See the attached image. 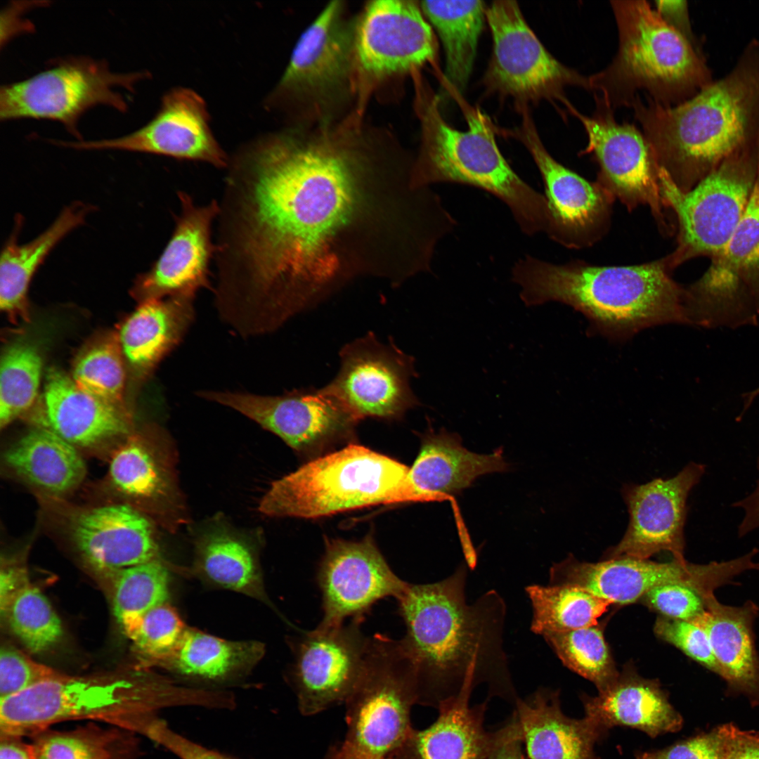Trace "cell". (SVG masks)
<instances>
[{"mask_svg": "<svg viewBox=\"0 0 759 759\" xmlns=\"http://www.w3.org/2000/svg\"><path fill=\"white\" fill-rule=\"evenodd\" d=\"M340 367L324 388L359 421L395 420L421 406L410 386L418 377L415 358L390 339L382 342L372 332L344 344Z\"/></svg>", "mask_w": 759, "mask_h": 759, "instance_id": "16", "label": "cell"}, {"mask_svg": "<svg viewBox=\"0 0 759 759\" xmlns=\"http://www.w3.org/2000/svg\"><path fill=\"white\" fill-rule=\"evenodd\" d=\"M324 759H336L335 748L331 747L328 749Z\"/></svg>", "mask_w": 759, "mask_h": 759, "instance_id": "61", "label": "cell"}, {"mask_svg": "<svg viewBox=\"0 0 759 759\" xmlns=\"http://www.w3.org/2000/svg\"><path fill=\"white\" fill-rule=\"evenodd\" d=\"M704 472L703 465L691 462L673 477L624 484L621 494L628 507V525L621 540L604 552L602 560L647 559L663 551L685 560L687 500Z\"/></svg>", "mask_w": 759, "mask_h": 759, "instance_id": "20", "label": "cell"}, {"mask_svg": "<svg viewBox=\"0 0 759 759\" xmlns=\"http://www.w3.org/2000/svg\"><path fill=\"white\" fill-rule=\"evenodd\" d=\"M436 53L420 1H368L358 13L356 29V112L365 115L374 95L433 64Z\"/></svg>", "mask_w": 759, "mask_h": 759, "instance_id": "14", "label": "cell"}, {"mask_svg": "<svg viewBox=\"0 0 759 759\" xmlns=\"http://www.w3.org/2000/svg\"><path fill=\"white\" fill-rule=\"evenodd\" d=\"M1 618L25 647L41 654L63 636L61 621L46 597L32 583L21 590L1 611Z\"/></svg>", "mask_w": 759, "mask_h": 759, "instance_id": "43", "label": "cell"}, {"mask_svg": "<svg viewBox=\"0 0 759 759\" xmlns=\"http://www.w3.org/2000/svg\"><path fill=\"white\" fill-rule=\"evenodd\" d=\"M318 583L323 617L317 626H339L348 617L363 619L374 604L396 599L407 588L391 570L370 535L358 541L327 540Z\"/></svg>", "mask_w": 759, "mask_h": 759, "instance_id": "22", "label": "cell"}, {"mask_svg": "<svg viewBox=\"0 0 759 759\" xmlns=\"http://www.w3.org/2000/svg\"><path fill=\"white\" fill-rule=\"evenodd\" d=\"M467 564L432 583H408L397 599L406 632L400 640L415 672L417 704L438 708L481 685L488 698L514 706L517 694L503 647L506 605L494 590L467 602Z\"/></svg>", "mask_w": 759, "mask_h": 759, "instance_id": "2", "label": "cell"}, {"mask_svg": "<svg viewBox=\"0 0 759 759\" xmlns=\"http://www.w3.org/2000/svg\"><path fill=\"white\" fill-rule=\"evenodd\" d=\"M413 81L414 108L420 126V144L414 161L417 183L431 187L453 183L484 190L507 206L523 233H545L547 199L509 165L489 119L479 109L465 107L467 129L453 128L442 115L439 96L427 80L419 74Z\"/></svg>", "mask_w": 759, "mask_h": 759, "instance_id": "6", "label": "cell"}, {"mask_svg": "<svg viewBox=\"0 0 759 759\" xmlns=\"http://www.w3.org/2000/svg\"><path fill=\"white\" fill-rule=\"evenodd\" d=\"M664 257L630 266L558 264L530 255L519 259L512 280L527 307L558 301L582 313L597 332L625 339L653 326L689 324L685 287L673 278Z\"/></svg>", "mask_w": 759, "mask_h": 759, "instance_id": "4", "label": "cell"}, {"mask_svg": "<svg viewBox=\"0 0 759 759\" xmlns=\"http://www.w3.org/2000/svg\"><path fill=\"white\" fill-rule=\"evenodd\" d=\"M19 737L1 736L0 759H33L28 744Z\"/></svg>", "mask_w": 759, "mask_h": 759, "instance_id": "59", "label": "cell"}, {"mask_svg": "<svg viewBox=\"0 0 759 759\" xmlns=\"http://www.w3.org/2000/svg\"><path fill=\"white\" fill-rule=\"evenodd\" d=\"M186 628L176 610L166 602L143 616L130 640L145 667L162 666L174 652Z\"/></svg>", "mask_w": 759, "mask_h": 759, "instance_id": "47", "label": "cell"}, {"mask_svg": "<svg viewBox=\"0 0 759 759\" xmlns=\"http://www.w3.org/2000/svg\"><path fill=\"white\" fill-rule=\"evenodd\" d=\"M586 717L605 731L615 726L639 729L650 737L678 732L683 718L659 681L628 666L595 696H581Z\"/></svg>", "mask_w": 759, "mask_h": 759, "instance_id": "30", "label": "cell"}, {"mask_svg": "<svg viewBox=\"0 0 759 759\" xmlns=\"http://www.w3.org/2000/svg\"><path fill=\"white\" fill-rule=\"evenodd\" d=\"M362 619L306 633L297 651L293 686L304 715L345 703L361 674L369 637L361 630Z\"/></svg>", "mask_w": 759, "mask_h": 759, "instance_id": "23", "label": "cell"}, {"mask_svg": "<svg viewBox=\"0 0 759 759\" xmlns=\"http://www.w3.org/2000/svg\"><path fill=\"white\" fill-rule=\"evenodd\" d=\"M722 759H759V732L736 725Z\"/></svg>", "mask_w": 759, "mask_h": 759, "instance_id": "55", "label": "cell"}, {"mask_svg": "<svg viewBox=\"0 0 759 759\" xmlns=\"http://www.w3.org/2000/svg\"><path fill=\"white\" fill-rule=\"evenodd\" d=\"M659 169L682 192L759 136V39L695 96L663 106L638 95L631 107Z\"/></svg>", "mask_w": 759, "mask_h": 759, "instance_id": "3", "label": "cell"}, {"mask_svg": "<svg viewBox=\"0 0 759 759\" xmlns=\"http://www.w3.org/2000/svg\"><path fill=\"white\" fill-rule=\"evenodd\" d=\"M735 576L731 561L696 564L686 559L656 562L618 557L592 563L569 555L552 566L549 581L576 585L611 604L624 605L640 601L654 587L672 583L690 585L706 597L732 585Z\"/></svg>", "mask_w": 759, "mask_h": 759, "instance_id": "18", "label": "cell"}, {"mask_svg": "<svg viewBox=\"0 0 759 759\" xmlns=\"http://www.w3.org/2000/svg\"><path fill=\"white\" fill-rule=\"evenodd\" d=\"M514 725L504 741L491 753L488 759H524L520 725L515 713Z\"/></svg>", "mask_w": 759, "mask_h": 759, "instance_id": "58", "label": "cell"}, {"mask_svg": "<svg viewBox=\"0 0 759 759\" xmlns=\"http://www.w3.org/2000/svg\"><path fill=\"white\" fill-rule=\"evenodd\" d=\"M514 707L529 759H597L595 746L607 732L586 716L566 715L559 691L539 687Z\"/></svg>", "mask_w": 759, "mask_h": 759, "instance_id": "29", "label": "cell"}, {"mask_svg": "<svg viewBox=\"0 0 759 759\" xmlns=\"http://www.w3.org/2000/svg\"><path fill=\"white\" fill-rule=\"evenodd\" d=\"M618 48L588 77L589 90L614 111L631 107L638 91L663 106L687 100L714 79L703 53L644 0L611 1Z\"/></svg>", "mask_w": 759, "mask_h": 759, "instance_id": "7", "label": "cell"}, {"mask_svg": "<svg viewBox=\"0 0 759 759\" xmlns=\"http://www.w3.org/2000/svg\"><path fill=\"white\" fill-rule=\"evenodd\" d=\"M735 726L720 725L664 748L638 753L635 759H722Z\"/></svg>", "mask_w": 759, "mask_h": 759, "instance_id": "50", "label": "cell"}, {"mask_svg": "<svg viewBox=\"0 0 759 759\" xmlns=\"http://www.w3.org/2000/svg\"><path fill=\"white\" fill-rule=\"evenodd\" d=\"M60 674L59 671L33 660L12 644L5 643L1 645L0 699L19 694Z\"/></svg>", "mask_w": 759, "mask_h": 759, "instance_id": "48", "label": "cell"}, {"mask_svg": "<svg viewBox=\"0 0 759 759\" xmlns=\"http://www.w3.org/2000/svg\"><path fill=\"white\" fill-rule=\"evenodd\" d=\"M177 197L180 210L172 235L158 259L138 277L134 287L133 293L141 302L181 294L195 296L201 289H212L209 266L216 248L212 229L219 214L218 201L199 205L181 190Z\"/></svg>", "mask_w": 759, "mask_h": 759, "instance_id": "24", "label": "cell"}, {"mask_svg": "<svg viewBox=\"0 0 759 759\" xmlns=\"http://www.w3.org/2000/svg\"><path fill=\"white\" fill-rule=\"evenodd\" d=\"M409 472L393 458L350 444L274 481L259 510L269 517L311 519L381 504L424 502Z\"/></svg>", "mask_w": 759, "mask_h": 759, "instance_id": "9", "label": "cell"}, {"mask_svg": "<svg viewBox=\"0 0 759 759\" xmlns=\"http://www.w3.org/2000/svg\"><path fill=\"white\" fill-rule=\"evenodd\" d=\"M264 653L259 642L230 641L186 628L162 666L183 676L221 682L247 672Z\"/></svg>", "mask_w": 759, "mask_h": 759, "instance_id": "37", "label": "cell"}, {"mask_svg": "<svg viewBox=\"0 0 759 759\" xmlns=\"http://www.w3.org/2000/svg\"><path fill=\"white\" fill-rule=\"evenodd\" d=\"M655 634L678 648L704 668L722 676V670L706 632L692 621L659 616L654 624Z\"/></svg>", "mask_w": 759, "mask_h": 759, "instance_id": "49", "label": "cell"}, {"mask_svg": "<svg viewBox=\"0 0 759 759\" xmlns=\"http://www.w3.org/2000/svg\"><path fill=\"white\" fill-rule=\"evenodd\" d=\"M148 732L146 737L179 759H235L190 740L174 731L160 718L153 722Z\"/></svg>", "mask_w": 759, "mask_h": 759, "instance_id": "52", "label": "cell"}, {"mask_svg": "<svg viewBox=\"0 0 759 759\" xmlns=\"http://www.w3.org/2000/svg\"><path fill=\"white\" fill-rule=\"evenodd\" d=\"M226 170L216 286L253 325L280 327L359 278L398 286L429 259L432 193L394 132L365 116L285 126L240 146Z\"/></svg>", "mask_w": 759, "mask_h": 759, "instance_id": "1", "label": "cell"}, {"mask_svg": "<svg viewBox=\"0 0 759 759\" xmlns=\"http://www.w3.org/2000/svg\"><path fill=\"white\" fill-rule=\"evenodd\" d=\"M4 459L17 474L55 495L72 491L86 474L77 447L50 427L29 431L7 449Z\"/></svg>", "mask_w": 759, "mask_h": 759, "instance_id": "35", "label": "cell"}, {"mask_svg": "<svg viewBox=\"0 0 759 759\" xmlns=\"http://www.w3.org/2000/svg\"><path fill=\"white\" fill-rule=\"evenodd\" d=\"M357 18L345 1H332L301 34L265 100L285 126L329 124L356 112Z\"/></svg>", "mask_w": 759, "mask_h": 759, "instance_id": "8", "label": "cell"}, {"mask_svg": "<svg viewBox=\"0 0 759 759\" xmlns=\"http://www.w3.org/2000/svg\"><path fill=\"white\" fill-rule=\"evenodd\" d=\"M206 103L197 92L182 86L169 90L153 118L127 135L97 141H58L77 150H119L200 161L219 169L229 156L215 138Z\"/></svg>", "mask_w": 759, "mask_h": 759, "instance_id": "21", "label": "cell"}, {"mask_svg": "<svg viewBox=\"0 0 759 759\" xmlns=\"http://www.w3.org/2000/svg\"><path fill=\"white\" fill-rule=\"evenodd\" d=\"M542 636L566 667L592 682L598 691L618 677L619 672L598 625Z\"/></svg>", "mask_w": 759, "mask_h": 759, "instance_id": "41", "label": "cell"}, {"mask_svg": "<svg viewBox=\"0 0 759 759\" xmlns=\"http://www.w3.org/2000/svg\"><path fill=\"white\" fill-rule=\"evenodd\" d=\"M466 690L438 707L436 721L424 729H413L391 759H488L510 732L513 713L505 725L490 732L484 727L488 699L469 706Z\"/></svg>", "mask_w": 759, "mask_h": 759, "instance_id": "26", "label": "cell"}, {"mask_svg": "<svg viewBox=\"0 0 759 759\" xmlns=\"http://www.w3.org/2000/svg\"><path fill=\"white\" fill-rule=\"evenodd\" d=\"M347 731L343 745L370 757H389L413 727L417 681L400 640L369 637L360 677L345 701Z\"/></svg>", "mask_w": 759, "mask_h": 759, "instance_id": "11", "label": "cell"}, {"mask_svg": "<svg viewBox=\"0 0 759 759\" xmlns=\"http://www.w3.org/2000/svg\"><path fill=\"white\" fill-rule=\"evenodd\" d=\"M195 297L181 294L144 301L125 320L118 336L138 376H147L181 342L194 319Z\"/></svg>", "mask_w": 759, "mask_h": 759, "instance_id": "33", "label": "cell"}, {"mask_svg": "<svg viewBox=\"0 0 759 759\" xmlns=\"http://www.w3.org/2000/svg\"><path fill=\"white\" fill-rule=\"evenodd\" d=\"M197 395L238 411L306 453L351 439L359 420L324 387L266 396L204 390Z\"/></svg>", "mask_w": 759, "mask_h": 759, "instance_id": "17", "label": "cell"}, {"mask_svg": "<svg viewBox=\"0 0 759 759\" xmlns=\"http://www.w3.org/2000/svg\"><path fill=\"white\" fill-rule=\"evenodd\" d=\"M336 758L337 759H391L389 757L375 758L363 755L350 749L342 744L337 745Z\"/></svg>", "mask_w": 759, "mask_h": 759, "instance_id": "60", "label": "cell"}, {"mask_svg": "<svg viewBox=\"0 0 759 759\" xmlns=\"http://www.w3.org/2000/svg\"><path fill=\"white\" fill-rule=\"evenodd\" d=\"M660 616L691 621L706 609V598L694 588L680 583L654 587L640 600Z\"/></svg>", "mask_w": 759, "mask_h": 759, "instance_id": "51", "label": "cell"}, {"mask_svg": "<svg viewBox=\"0 0 759 759\" xmlns=\"http://www.w3.org/2000/svg\"><path fill=\"white\" fill-rule=\"evenodd\" d=\"M687 291L695 313L713 326L758 324L759 245L734 265L711 263Z\"/></svg>", "mask_w": 759, "mask_h": 759, "instance_id": "32", "label": "cell"}, {"mask_svg": "<svg viewBox=\"0 0 759 759\" xmlns=\"http://www.w3.org/2000/svg\"><path fill=\"white\" fill-rule=\"evenodd\" d=\"M119 336L112 335L84 350L76 359L72 379L86 393L123 407L125 372Z\"/></svg>", "mask_w": 759, "mask_h": 759, "instance_id": "44", "label": "cell"}, {"mask_svg": "<svg viewBox=\"0 0 759 759\" xmlns=\"http://www.w3.org/2000/svg\"><path fill=\"white\" fill-rule=\"evenodd\" d=\"M656 11L661 18L687 39L699 51L703 53L689 19L687 1H656Z\"/></svg>", "mask_w": 759, "mask_h": 759, "instance_id": "53", "label": "cell"}, {"mask_svg": "<svg viewBox=\"0 0 759 759\" xmlns=\"http://www.w3.org/2000/svg\"><path fill=\"white\" fill-rule=\"evenodd\" d=\"M34 3L30 1L23 5L22 4V5H11L3 11L1 14V44L3 41L6 42L17 33L32 29L30 27L31 23L27 22V21H22L20 16L24 11L32 8Z\"/></svg>", "mask_w": 759, "mask_h": 759, "instance_id": "56", "label": "cell"}, {"mask_svg": "<svg viewBox=\"0 0 759 759\" xmlns=\"http://www.w3.org/2000/svg\"><path fill=\"white\" fill-rule=\"evenodd\" d=\"M758 171L759 136L687 192L677 188L659 169L662 199L675 219L677 245L666 255L673 270L696 257L711 259L722 250L744 214Z\"/></svg>", "mask_w": 759, "mask_h": 759, "instance_id": "10", "label": "cell"}, {"mask_svg": "<svg viewBox=\"0 0 759 759\" xmlns=\"http://www.w3.org/2000/svg\"><path fill=\"white\" fill-rule=\"evenodd\" d=\"M44 401L49 427L77 448L96 447L129 432L124 409L86 393L58 369L48 372Z\"/></svg>", "mask_w": 759, "mask_h": 759, "instance_id": "31", "label": "cell"}, {"mask_svg": "<svg viewBox=\"0 0 759 759\" xmlns=\"http://www.w3.org/2000/svg\"><path fill=\"white\" fill-rule=\"evenodd\" d=\"M592 116L580 113L573 106L569 113L583 125L588 145L582 154H592L599 166L597 181L616 200L632 211L647 206L659 230L673 232L661 194L659 168L643 133L634 124L618 122L614 110L595 98Z\"/></svg>", "mask_w": 759, "mask_h": 759, "instance_id": "15", "label": "cell"}, {"mask_svg": "<svg viewBox=\"0 0 759 759\" xmlns=\"http://www.w3.org/2000/svg\"><path fill=\"white\" fill-rule=\"evenodd\" d=\"M493 51L483 78L486 91L510 99L518 112L531 105L548 101L573 105L565 90L578 86L589 90L588 77L556 59L526 21L517 1H495L486 8Z\"/></svg>", "mask_w": 759, "mask_h": 759, "instance_id": "12", "label": "cell"}, {"mask_svg": "<svg viewBox=\"0 0 759 759\" xmlns=\"http://www.w3.org/2000/svg\"><path fill=\"white\" fill-rule=\"evenodd\" d=\"M706 611L691 620L707 634L722 670L727 692L745 696L759 706V653L754 626L759 606L748 600L740 606L720 602L715 595L706 600Z\"/></svg>", "mask_w": 759, "mask_h": 759, "instance_id": "28", "label": "cell"}, {"mask_svg": "<svg viewBox=\"0 0 759 759\" xmlns=\"http://www.w3.org/2000/svg\"><path fill=\"white\" fill-rule=\"evenodd\" d=\"M137 439L129 440L112 455L109 476L113 486L132 498H151L163 488V479L152 454Z\"/></svg>", "mask_w": 759, "mask_h": 759, "instance_id": "46", "label": "cell"}, {"mask_svg": "<svg viewBox=\"0 0 759 759\" xmlns=\"http://www.w3.org/2000/svg\"><path fill=\"white\" fill-rule=\"evenodd\" d=\"M207 693L178 686L143 666L87 675H60L0 699L1 736H34L74 720L105 721L142 734L161 709L205 707Z\"/></svg>", "mask_w": 759, "mask_h": 759, "instance_id": "5", "label": "cell"}, {"mask_svg": "<svg viewBox=\"0 0 759 759\" xmlns=\"http://www.w3.org/2000/svg\"><path fill=\"white\" fill-rule=\"evenodd\" d=\"M95 209L76 202L65 207L56 220L34 240L20 245L19 226L5 244L0 262V308L11 318H27V292L35 272L53 247L72 231L83 224Z\"/></svg>", "mask_w": 759, "mask_h": 759, "instance_id": "34", "label": "cell"}, {"mask_svg": "<svg viewBox=\"0 0 759 759\" xmlns=\"http://www.w3.org/2000/svg\"><path fill=\"white\" fill-rule=\"evenodd\" d=\"M429 428L421 435L420 452L409 476L424 502L449 501L452 505L462 545L471 540L453 497L469 487L479 476L505 472L509 466L502 450L482 455L471 452L462 445L455 433L442 428L439 432Z\"/></svg>", "mask_w": 759, "mask_h": 759, "instance_id": "25", "label": "cell"}, {"mask_svg": "<svg viewBox=\"0 0 759 759\" xmlns=\"http://www.w3.org/2000/svg\"><path fill=\"white\" fill-rule=\"evenodd\" d=\"M148 74L115 72L106 62L89 57L61 59L30 78L2 85L0 119L58 121L82 141L77 125L84 112L98 105L125 112L127 102L118 89L134 91Z\"/></svg>", "mask_w": 759, "mask_h": 759, "instance_id": "13", "label": "cell"}, {"mask_svg": "<svg viewBox=\"0 0 759 759\" xmlns=\"http://www.w3.org/2000/svg\"><path fill=\"white\" fill-rule=\"evenodd\" d=\"M758 396H759V387L748 394L750 401H753Z\"/></svg>", "mask_w": 759, "mask_h": 759, "instance_id": "62", "label": "cell"}, {"mask_svg": "<svg viewBox=\"0 0 759 759\" xmlns=\"http://www.w3.org/2000/svg\"><path fill=\"white\" fill-rule=\"evenodd\" d=\"M28 744L33 759H123L119 735L97 728L44 730Z\"/></svg>", "mask_w": 759, "mask_h": 759, "instance_id": "45", "label": "cell"}, {"mask_svg": "<svg viewBox=\"0 0 759 759\" xmlns=\"http://www.w3.org/2000/svg\"><path fill=\"white\" fill-rule=\"evenodd\" d=\"M197 569L212 583L265 601L262 579L248 547L224 533L203 537L197 545Z\"/></svg>", "mask_w": 759, "mask_h": 759, "instance_id": "39", "label": "cell"}, {"mask_svg": "<svg viewBox=\"0 0 759 759\" xmlns=\"http://www.w3.org/2000/svg\"><path fill=\"white\" fill-rule=\"evenodd\" d=\"M758 468L759 470V456ZM733 506L742 508L745 512L744 517L738 528L739 537L759 528V479L755 490L744 499L734 503Z\"/></svg>", "mask_w": 759, "mask_h": 759, "instance_id": "57", "label": "cell"}, {"mask_svg": "<svg viewBox=\"0 0 759 759\" xmlns=\"http://www.w3.org/2000/svg\"><path fill=\"white\" fill-rule=\"evenodd\" d=\"M420 5L441 41L446 79L461 93L472 72L487 6L479 0L422 1Z\"/></svg>", "mask_w": 759, "mask_h": 759, "instance_id": "36", "label": "cell"}, {"mask_svg": "<svg viewBox=\"0 0 759 759\" xmlns=\"http://www.w3.org/2000/svg\"><path fill=\"white\" fill-rule=\"evenodd\" d=\"M113 580L112 604L115 615L130 639L143 616L167 602L169 572L155 559L120 569L110 576Z\"/></svg>", "mask_w": 759, "mask_h": 759, "instance_id": "40", "label": "cell"}, {"mask_svg": "<svg viewBox=\"0 0 759 759\" xmlns=\"http://www.w3.org/2000/svg\"><path fill=\"white\" fill-rule=\"evenodd\" d=\"M41 358L25 341L9 344L1 358L0 425L6 427L33 404L39 389Z\"/></svg>", "mask_w": 759, "mask_h": 759, "instance_id": "42", "label": "cell"}, {"mask_svg": "<svg viewBox=\"0 0 759 759\" xmlns=\"http://www.w3.org/2000/svg\"><path fill=\"white\" fill-rule=\"evenodd\" d=\"M525 591L532 607L531 630L537 635L598 625L611 605L588 590L568 583L533 584Z\"/></svg>", "mask_w": 759, "mask_h": 759, "instance_id": "38", "label": "cell"}, {"mask_svg": "<svg viewBox=\"0 0 759 759\" xmlns=\"http://www.w3.org/2000/svg\"><path fill=\"white\" fill-rule=\"evenodd\" d=\"M509 135L526 148L540 171L547 201L545 233L570 249L590 247L607 233L615 199L597 181H589L557 162L543 145L528 109Z\"/></svg>", "mask_w": 759, "mask_h": 759, "instance_id": "19", "label": "cell"}, {"mask_svg": "<svg viewBox=\"0 0 759 759\" xmlns=\"http://www.w3.org/2000/svg\"><path fill=\"white\" fill-rule=\"evenodd\" d=\"M26 566L18 560L2 557L0 571V611L30 583Z\"/></svg>", "mask_w": 759, "mask_h": 759, "instance_id": "54", "label": "cell"}, {"mask_svg": "<svg viewBox=\"0 0 759 759\" xmlns=\"http://www.w3.org/2000/svg\"><path fill=\"white\" fill-rule=\"evenodd\" d=\"M71 533L84 560L107 575L157 559V545L149 521L128 505L84 511L74 519Z\"/></svg>", "mask_w": 759, "mask_h": 759, "instance_id": "27", "label": "cell"}]
</instances>
